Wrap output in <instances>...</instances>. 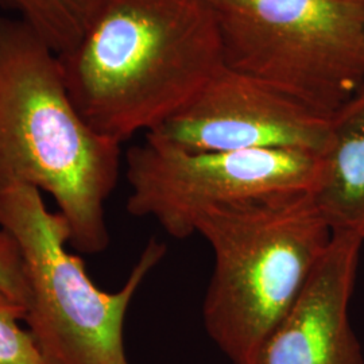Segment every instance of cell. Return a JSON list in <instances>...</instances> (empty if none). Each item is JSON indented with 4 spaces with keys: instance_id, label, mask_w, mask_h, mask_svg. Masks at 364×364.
<instances>
[{
    "instance_id": "obj_1",
    "label": "cell",
    "mask_w": 364,
    "mask_h": 364,
    "mask_svg": "<svg viewBox=\"0 0 364 364\" xmlns=\"http://www.w3.org/2000/svg\"><path fill=\"white\" fill-rule=\"evenodd\" d=\"M58 60L81 117L120 144L158 129L225 66L210 0H97Z\"/></svg>"
},
{
    "instance_id": "obj_2",
    "label": "cell",
    "mask_w": 364,
    "mask_h": 364,
    "mask_svg": "<svg viewBox=\"0 0 364 364\" xmlns=\"http://www.w3.org/2000/svg\"><path fill=\"white\" fill-rule=\"evenodd\" d=\"M120 156V144L78 112L57 53L23 21L0 18V181L52 196L69 245L97 254L109 245L105 203Z\"/></svg>"
},
{
    "instance_id": "obj_3",
    "label": "cell",
    "mask_w": 364,
    "mask_h": 364,
    "mask_svg": "<svg viewBox=\"0 0 364 364\" xmlns=\"http://www.w3.org/2000/svg\"><path fill=\"white\" fill-rule=\"evenodd\" d=\"M212 248L203 304L209 338L234 364H252L324 257L333 234L311 192H278L203 210L195 221Z\"/></svg>"
},
{
    "instance_id": "obj_4",
    "label": "cell",
    "mask_w": 364,
    "mask_h": 364,
    "mask_svg": "<svg viewBox=\"0 0 364 364\" xmlns=\"http://www.w3.org/2000/svg\"><path fill=\"white\" fill-rule=\"evenodd\" d=\"M0 230L15 240L23 262L25 324L52 364H130L124 321L144 279L166 254L150 239L117 291L93 284L84 262L68 251L70 232L60 212L46 208L37 188L0 181Z\"/></svg>"
},
{
    "instance_id": "obj_5",
    "label": "cell",
    "mask_w": 364,
    "mask_h": 364,
    "mask_svg": "<svg viewBox=\"0 0 364 364\" xmlns=\"http://www.w3.org/2000/svg\"><path fill=\"white\" fill-rule=\"evenodd\" d=\"M224 63L332 117L364 87V6L210 0Z\"/></svg>"
},
{
    "instance_id": "obj_6",
    "label": "cell",
    "mask_w": 364,
    "mask_h": 364,
    "mask_svg": "<svg viewBox=\"0 0 364 364\" xmlns=\"http://www.w3.org/2000/svg\"><path fill=\"white\" fill-rule=\"evenodd\" d=\"M320 156L294 150L189 151L146 134L126 154L127 210L188 239L205 209L250 197L312 191Z\"/></svg>"
},
{
    "instance_id": "obj_7",
    "label": "cell",
    "mask_w": 364,
    "mask_h": 364,
    "mask_svg": "<svg viewBox=\"0 0 364 364\" xmlns=\"http://www.w3.org/2000/svg\"><path fill=\"white\" fill-rule=\"evenodd\" d=\"M331 117L224 66L176 115L150 131L189 151L294 150L321 154Z\"/></svg>"
},
{
    "instance_id": "obj_8",
    "label": "cell",
    "mask_w": 364,
    "mask_h": 364,
    "mask_svg": "<svg viewBox=\"0 0 364 364\" xmlns=\"http://www.w3.org/2000/svg\"><path fill=\"white\" fill-rule=\"evenodd\" d=\"M362 246L352 235H333L299 299L252 364H364L350 318Z\"/></svg>"
},
{
    "instance_id": "obj_9",
    "label": "cell",
    "mask_w": 364,
    "mask_h": 364,
    "mask_svg": "<svg viewBox=\"0 0 364 364\" xmlns=\"http://www.w3.org/2000/svg\"><path fill=\"white\" fill-rule=\"evenodd\" d=\"M311 196L332 234L364 245V87L331 117Z\"/></svg>"
},
{
    "instance_id": "obj_10",
    "label": "cell",
    "mask_w": 364,
    "mask_h": 364,
    "mask_svg": "<svg viewBox=\"0 0 364 364\" xmlns=\"http://www.w3.org/2000/svg\"><path fill=\"white\" fill-rule=\"evenodd\" d=\"M57 55L70 50L90 25L97 0H0Z\"/></svg>"
},
{
    "instance_id": "obj_11",
    "label": "cell",
    "mask_w": 364,
    "mask_h": 364,
    "mask_svg": "<svg viewBox=\"0 0 364 364\" xmlns=\"http://www.w3.org/2000/svg\"><path fill=\"white\" fill-rule=\"evenodd\" d=\"M26 308L0 289V364H52L25 323Z\"/></svg>"
},
{
    "instance_id": "obj_12",
    "label": "cell",
    "mask_w": 364,
    "mask_h": 364,
    "mask_svg": "<svg viewBox=\"0 0 364 364\" xmlns=\"http://www.w3.org/2000/svg\"><path fill=\"white\" fill-rule=\"evenodd\" d=\"M0 289L26 308L28 290L23 262L15 240L3 230H0Z\"/></svg>"
},
{
    "instance_id": "obj_13",
    "label": "cell",
    "mask_w": 364,
    "mask_h": 364,
    "mask_svg": "<svg viewBox=\"0 0 364 364\" xmlns=\"http://www.w3.org/2000/svg\"><path fill=\"white\" fill-rule=\"evenodd\" d=\"M347 3H352V4H358V6H364V0H343Z\"/></svg>"
}]
</instances>
